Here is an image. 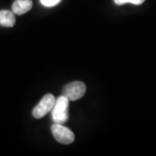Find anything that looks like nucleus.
I'll list each match as a JSON object with an SVG mask.
<instances>
[{"instance_id": "obj_6", "label": "nucleus", "mask_w": 156, "mask_h": 156, "mask_svg": "<svg viewBox=\"0 0 156 156\" xmlns=\"http://www.w3.org/2000/svg\"><path fill=\"white\" fill-rule=\"evenodd\" d=\"M16 22L15 14L12 11L7 10L0 11V25L4 27H12L14 26Z\"/></svg>"}, {"instance_id": "obj_4", "label": "nucleus", "mask_w": 156, "mask_h": 156, "mask_svg": "<svg viewBox=\"0 0 156 156\" xmlns=\"http://www.w3.org/2000/svg\"><path fill=\"white\" fill-rule=\"evenodd\" d=\"M55 102H56V98L54 95L51 94L45 95L42 98V100L39 101L38 104L34 108L33 111H32L33 116L37 119L43 118L45 115H47L48 113L51 111Z\"/></svg>"}, {"instance_id": "obj_2", "label": "nucleus", "mask_w": 156, "mask_h": 156, "mask_svg": "<svg viewBox=\"0 0 156 156\" xmlns=\"http://www.w3.org/2000/svg\"><path fill=\"white\" fill-rule=\"evenodd\" d=\"M51 132L56 141L61 144L68 145L75 140V134L72 131L60 123H55L52 125Z\"/></svg>"}, {"instance_id": "obj_1", "label": "nucleus", "mask_w": 156, "mask_h": 156, "mask_svg": "<svg viewBox=\"0 0 156 156\" xmlns=\"http://www.w3.org/2000/svg\"><path fill=\"white\" fill-rule=\"evenodd\" d=\"M69 101L66 96L62 95L56 99V102L54 106L51 109V117L52 120L55 123H60L63 124L68 121L69 118V113H68V108H69Z\"/></svg>"}, {"instance_id": "obj_3", "label": "nucleus", "mask_w": 156, "mask_h": 156, "mask_svg": "<svg viewBox=\"0 0 156 156\" xmlns=\"http://www.w3.org/2000/svg\"><path fill=\"white\" fill-rule=\"evenodd\" d=\"M86 92V86L83 82H73L65 85L62 89V95L69 101L81 99Z\"/></svg>"}, {"instance_id": "obj_5", "label": "nucleus", "mask_w": 156, "mask_h": 156, "mask_svg": "<svg viewBox=\"0 0 156 156\" xmlns=\"http://www.w3.org/2000/svg\"><path fill=\"white\" fill-rule=\"evenodd\" d=\"M32 8L31 0H15L12 5V12L16 15H23Z\"/></svg>"}, {"instance_id": "obj_7", "label": "nucleus", "mask_w": 156, "mask_h": 156, "mask_svg": "<svg viewBox=\"0 0 156 156\" xmlns=\"http://www.w3.org/2000/svg\"><path fill=\"white\" fill-rule=\"evenodd\" d=\"M114 2L118 5H122L127 3H130L133 5H140L141 4H143L145 2V0H114Z\"/></svg>"}, {"instance_id": "obj_8", "label": "nucleus", "mask_w": 156, "mask_h": 156, "mask_svg": "<svg viewBox=\"0 0 156 156\" xmlns=\"http://www.w3.org/2000/svg\"><path fill=\"white\" fill-rule=\"evenodd\" d=\"M41 4L46 7H53V6L58 5L61 0H40Z\"/></svg>"}]
</instances>
